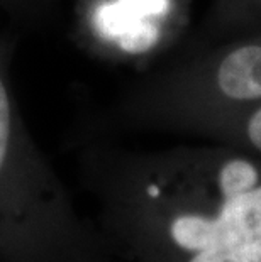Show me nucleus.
<instances>
[{"label": "nucleus", "mask_w": 261, "mask_h": 262, "mask_svg": "<svg viewBox=\"0 0 261 262\" xmlns=\"http://www.w3.org/2000/svg\"><path fill=\"white\" fill-rule=\"evenodd\" d=\"M107 250L136 262H261V164L212 149L73 142Z\"/></svg>", "instance_id": "1"}, {"label": "nucleus", "mask_w": 261, "mask_h": 262, "mask_svg": "<svg viewBox=\"0 0 261 262\" xmlns=\"http://www.w3.org/2000/svg\"><path fill=\"white\" fill-rule=\"evenodd\" d=\"M14 41L0 31V262H107L95 224L36 144L12 81Z\"/></svg>", "instance_id": "2"}, {"label": "nucleus", "mask_w": 261, "mask_h": 262, "mask_svg": "<svg viewBox=\"0 0 261 262\" xmlns=\"http://www.w3.org/2000/svg\"><path fill=\"white\" fill-rule=\"evenodd\" d=\"M61 0H0V19L22 29H39L56 17Z\"/></svg>", "instance_id": "3"}, {"label": "nucleus", "mask_w": 261, "mask_h": 262, "mask_svg": "<svg viewBox=\"0 0 261 262\" xmlns=\"http://www.w3.org/2000/svg\"><path fill=\"white\" fill-rule=\"evenodd\" d=\"M244 134H246L249 146L261 154V102L248 115L246 125H244Z\"/></svg>", "instance_id": "4"}]
</instances>
